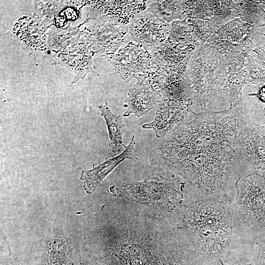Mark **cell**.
I'll return each mask as SVG.
<instances>
[{"label":"cell","instance_id":"6da1fadb","mask_svg":"<svg viewBox=\"0 0 265 265\" xmlns=\"http://www.w3.org/2000/svg\"><path fill=\"white\" fill-rule=\"evenodd\" d=\"M247 119L238 108L195 114L153 148L149 162L190 184L202 199L227 193L238 177L237 136Z\"/></svg>","mask_w":265,"mask_h":265},{"label":"cell","instance_id":"7a4b0ae2","mask_svg":"<svg viewBox=\"0 0 265 265\" xmlns=\"http://www.w3.org/2000/svg\"><path fill=\"white\" fill-rule=\"evenodd\" d=\"M172 222L188 243L197 265L219 262L231 239L234 209L228 192L181 205Z\"/></svg>","mask_w":265,"mask_h":265},{"label":"cell","instance_id":"3957f363","mask_svg":"<svg viewBox=\"0 0 265 265\" xmlns=\"http://www.w3.org/2000/svg\"><path fill=\"white\" fill-rule=\"evenodd\" d=\"M185 182L169 171L142 181H129L113 185L114 196L145 206L161 214L174 212L183 203Z\"/></svg>","mask_w":265,"mask_h":265},{"label":"cell","instance_id":"277c9868","mask_svg":"<svg viewBox=\"0 0 265 265\" xmlns=\"http://www.w3.org/2000/svg\"><path fill=\"white\" fill-rule=\"evenodd\" d=\"M234 216L246 228L265 227V171L240 174L235 183Z\"/></svg>","mask_w":265,"mask_h":265},{"label":"cell","instance_id":"5b68a950","mask_svg":"<svg viewBox=\"0 0 265 265\" xmlns=\"http://www.w3.org/2000/svg\"><path fill=\"white\" fill-rule=\"evenodd\" d=\"M236 155L238 176L246 172L265 171V127L247 118L237 134Z\"/></svg>","mask_w":265,"mask_h":265},{"label":"cell","instance_id":"8992f818","mask_svg":"<svg viewBox=\"0 0 265 265\" xmlns=\"http://www.w3.org/2000/svg\"><path fill=\"white\" fill-rule=\"evenodd\" d=\"M107 57L121 78L127 82L133 79L143 80L156 64L149 50L132 39Z\"/></svg>","mask_w":265,"mask_h":265},{"label":"cell","instance_id":"52a82bcc","mask_svg":"<svg viewBox=\"0 0 265 265\" xmlns=\"http://www.w3.org/2000/svg\"><path fill=\"white\" fill-rule=\"evenodd\" d=\"M101 18L89 29L88 41L93 53L108 56L128 41V26L106 17Z\"/></svg>","mask_w":265,"mask_h":265},{"label":"cell","instance_id":"ba28073f","mask_svg":"<svg viewBox=\"0 0 265 265\" xmlns=\"http://www.w3.org/2000/svg\"><path fill=\"white\" fill-rule=\"evenodd\" d=\"M189 99L161 98L156 105L155 118L142 126L145 129H153L159 138L165 137L183 122L191 111Z\"/></svg>","mask_w":265,"mask_h":265},{"label":"cell","instance_id":"9c48e42d","mask_svg":"<svg viewBox=\"0 0 265 265\" xmlns=\"http://www.w3.org/2000/svg\"><path fill=\"white\" fill-rule=\"evenodd\" d=\"M128 26L132 40L149 50L163 43L169 37L168 24L146 10L135 16Z\"/></svg>","mask_w":265,"mask_h":265},{"label":"cell","instance_id":"30bf717a","mask_svg":"<svg viewBox=\"0 0 265 265\" xmlns=\"http://www.w3.org/2000/svg\"><path fill=\"white\" fill-rule=\"evenodd\" d=\"M135 139L134 135L131 138L129 145L118 156L106 159L103 162L90 170H83L80 179L83 182L84 191L89 194H92L104 178L118 164L126 159L137 162L138 159L134 154Z\"/></svg>","mask_w":265,"mask_h":265},{"label":"cell","instance_id":"8fae6325","mask_svg":"<svg viewBox=\"0 0 265 265\" xmlns=\"http://www.w3.org/2000/svg\"><path fill=\"white\" fill-rule=\"evenodd\" d=\"M94 7L101 9L103 16L128 26L137 14L146 10L147 0H111L92 1Z\"/></svg>","mask_w":265,"mask_h":265},{"label":"cell","instance_id":"7c38bea8","mask_svg":"<svg viewBox=\"0 0 265 265\" xmlns=\"http://www.w3.org/2000/svg\"><path fill=\"white\" fill-rule=\"evenodd\" d=\"M158 95L150 87L145 80L138 81L129 90L124 106L127 108L124 117L133 114L141 117L156 106Z\"/></svg>","mask_w":265,"mask_h":265},{"label":"cell","instance_id":"4fadbf2b","mask_svg":"<svg viewBox=\"0 0 265 265\" xmlns=\"http://www.w3.org/2000/svg\"><path fill=\"white\" fill-rule=\"evenodd\" d=\"M145 80L161 98L180 99L186 86L181 85L179 80L170 72L160 68L156 64L150 70Z\"/></svg>","mask_w":265,"mask_h":265},{"label":"cell","instance_id":"5bb4252c","mask_svg":"<svg viewBox=\"0 0 265 265\" xmlns=\"http://www.w3.org/2000/svg\"><path fill=\"white\" fill-rule=\"evenodd\" d=\"M48 265H73L71 239L61 230L54 229L46 246Z\"/></svg>","mask_w":265,"mask_h":265},{"label":"cell","instance_id":"9a60e30c","mask_svg":"<svg viewBox=\"0 0 265 265\" xmlns=\"http://www.w3.org/2000/svg\"><path fill=\"white\" fill-rule=\"evenodd\" d=\"M149 51L155 63L168 72L177 70L186 54V50L178 49L169 37L164 42Z\"/></svg>","mask_w":265,"mask_h":265},{"label":"cell","instance_id":"2e32d148","mask_svg":"<svg viewBox=\"0 0 265 265\" xmlns=\"http://www.w3.org/2000/svg\"><path fill=\"white\" fill-rule=\"evenodd\" d=\"M101 115L106 120L110 139L109 146L113 153L121 151L125 147L122 140L125 124L121 115H117L109 108L107 104L98 106Z\"/></svg>","mask_w":265,"mask_h":265},{"label":"cell","instance_id":"e0dca14e","mask_svg":"<svg viewBox=\"0 0 265 265\" xmlns=\"http://www.w3.org/2000/svg\"><path fill=\"white\" fill-rule=\"evenodd\" d=\"M178 2L165 0H147L148 12L164 21L169 22L179 16L180 7Z\"/></svg>","mask_w":265,"mask_h":265},{"label":"cell","instance_id":"ac0fdd59","mask_svg":"<svg viewBox=\"0 0 265 265\" xmlns=\"http://www.w3.org/2000/svg\"><path fill=\"white\" fill-rule=\"evenodd\" d=\"M258 258L262 265H265V238L259 244Z\"/></svg>","mask_w":265,"mask_h":265},{"label":"cell","instance_id":"d6986e66","mask_svg":"<svg viewBox=\"0 0 265 265\" xmlns=\"http://www.w3.org/2000/svg\"><path fill=\"white\" fill-rule=\"evenodd\" d=\"M219 263H220L221 265H225L223 264V262L222 261V260H220L219 261ZM252 265L251 264H245V265Z\"/></svg>","mask_w":265,"mask_h":265}]
</instances>
